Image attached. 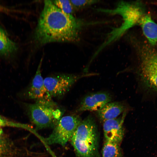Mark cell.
Wrapping results in <instances>:
<instances>
[{
    "instance_id": "ba28073f",
    "label": "cell",
    "mask_w": 157,
    "mask_h": 157,
    "mask_svg": "<svg viewBox=\"0 0 157 157\" xmlns=\"http://www.w3.org/2000/svg\"><path fill=\"white\" fill-rule=\"evenodd\" d=\"M112 99L111 95L105 91L92 93L85 96L82 99L76 112L85 111H96L101 109Z\"/></svg>"
},
{
    "instance_id": "277c9868",
    "label": "cell",
    "mask_w": 157,
    "mask_h": 157,
    "mask_svg": "<svg viewBox=\"0 0 157 157\" xmlns=\"http://www.w3.org/2000/svg\"><path fill=\"white\" fill-rule=\"evenodd\" d=\"M28 116L36 130L53 129L62 117L63 110L51 99L36 100L27 106Z\"/></svg>"
},
{
    "instance_id": "d6986e66",
    "label": "cell",
    "mask_w": 157,
    "mask_h": 157,
    "mask_svg": "<svg viewBox=\"0 0 157 157\" xmlns=\"http://www.w3.org/2000/svg\"><path fill=\"white\" fill-rule=\"evenodd\" d=\"M33 157H49V156L44 152L38 151Z\"/></svg>"
},
{
    "instance_id": "7c38bea8",
    "label": "cell",
    "mask_w": 157,
    "mask_h": 157,
    "mask_svg": "<svg viewBox=\"0 0 157 157\" xmlns=\"http://www.w3.org/2000/svg\"><path fill=\"white\" fill-rule=\"evenodd\" d=\"M139 24L141 27L143 33L152 45L157 44V24L152 19L149 14L144 15Z\"/></svg>"
},
{
    "instance_id": "52a82bcc",
    "label": "cell",
    "mask_w": 157,
    "mask_h": 157,
    "mask_svg": "<svg viewBox=\"0 0 157 157\" xmlns=\"http://www.w3.org/2000/svg\"><path fill=\"white\" fill-rule=\"evenodd\" d=\"M141 56L140 78L145 85L157 90V52L143 53Z\"/></svg>"
},
{
    "instance_id": "30bf717a",
    "label": "cell",
    "mask_w": 157,
    "mask_h": 157,
    "mask_svg": "<svg viewBox=\"0 0 157 157\" xmlns=\"http://www.w3.org/2000/svg\"><path fill=\"white\" fill-rule=\"evenodd\" d=\"M42 60L38 67L36 73L27 94L28 98L36 100L51 99L49 96L45 86L44 79L41 74V68Z\"/></svg>"
},
{
    "instance_id": "9a60e30c",
    "label": "cell",
    "mask_w": 157,
    "mask_h": 157,
    "mask_svg": "<svg viewBox=\"0 0 157 157\" xmlns=\"http://www.w3.org/2000/svg\"><path fill=\"white\" fill-rule=\"evenodd\" d=\"M12 147V143L0 128V157L9 154Z\"/></svg>"
},
{
    "instance_id": "ac0fdd59",
    "label": "cell",
    "mask_w": 157,
    "mask_h": 157,
    "mask_svg": "<svg viewBox=\"0 0 157 157\" xmlns=\"http://www.w3.org/2000/svg\"><path fill=\"white\" fill-rule=\"evenodd\" d=\"M72 6L76 8H83L97 3V0H70Z\"/></svg>"
},
{
    "instance_id": "7a4b0ae2",
    "label": "cell",
    "mask_w": 157,
    "mask_h": 157,
    "mask_svg": "<svg viewBox=\"0 0 157 157\" xmlns=\"http://www.w3.org/2000/svg\"><path fill=\"white\" fill-rule=\"evenodd\" d=\"M98 12L111 15H118L122 22L118 27L114 28L108 34L105 41L93 54L96 57L106 47L120 38L131 28L139 24L143 14V10L138 2L121 1L113 9L98 8Z\"/></svg>"
},
{
    "instance_id": "8fae6325",
    "label": "cell",
    "mask_w": 157,
    "mask_h": 157,
    "mask_svg": "<svg viewBox=\"0 0 157 157\" xmlns=\"http://www.w3.org/2000/svg\"><path fill=\"white\" fill-rule=\"evenodd\" d=\"M127 109L126 105L123 102H109L97 111V115L99 119L104 122L117 118L122 113L126 111Z\"/></svg>"
},
{
    "instance_id": "9c48e42d",
    "label": "cell",
    "mask_w": 157,
    "mask_h": 157,
    "mask_svg": "<svg viewBox=\"0 0 157 157\" xmlns=\"http://www.w3.org/2000/svg\"><path fill=\"white\" fill-rule=\"evenodd\" d=\"M126 114V111L121 117L103 122V129L105 141L120 144L124 137L123 124Z\"/></svg>"
},
{
    "instance_id": "8992f818",
    "label": "cell",
    "mask_w": 157,
    "mask_h": 157,
    "mask_svg": "<svg viewBox=\"0 0 157 157\" xmlns=\"http://www.w3.org/2000/svg\"><path fill=\"white\" fill-rule=\"evenodd\" d=\"M83 76L69 74H56L45 78L44 84L50 98H61L78 80Z\"/></svg>"
},
{
    "instance_id": "4fadbf2b",
    "label": "cell",
    "mask_w": 157,
    "mask_h": 157,
    "mask_svg": "<svg viewBox=\"0 0 157 157\" xmlns=\"http://www.w3.org/2000/svg\"><path fill=\"white\" fill-rule=\"evenodd\" d=\"M16 44L8 37L6 32L0 28V54L8 55L16 51Z\"/></svg>"
},
{
    "instance_id": "6da1fadb",
    "label": "cell",
    "mask_w": 157,
    "mask_h": 157,
    "mask_svg": "<svg viewBox=\"0 0 157 157\" xmlns=\"http://www.w3.org/2000/svg\"><path fill=\"white\" fill-rule=\"evenodd\" d=\"M84 22L67 14L50 0L44 1L36 28L34 39L37 45L54 42L77 41Z\"/></svg>"
},
{
    "instance_id": "e0dca14e",
    "label": "cell",
    "mask_w": 157,
    "mask_h": 157,
    "mask_svg": "<svg viewBox=\"0 0 157 157\" xmlns=\"http://www.w3.org/2000/svg\"><path fill=\"white\" fill-rule=\"evenodd\" d=\"M53 3L64 13L71 15L73 12L72 5L69 0H54Z\"/></svg>"
},
{
    "instance_id": "2e32d148",
    "label": "cell",
    "mask_w": 157,
    "mask_h": 157,
    "mask_svg": "<svg viewBox=\"0 0 157 157\" xmlns=\"http://www.w3.org/2000/svg\"><path fill=\"white\" fill-rule=\"evenodd\" d=\"M11 127L29 129L31 127L28 125L16 122L5 118L0 115V128Z\"/></svg>"
},
{
    "instance_id": "3957f363",
    "label": "cell",
    "mask_w": 157,
    "mask_h": 157,
    "mask_svg": "<svg viewBox=\"0 0 157 157\" xmlns=\"http://www.w3.org/2000/svg\"><path fill=\"white\" fill-rule=\"evenodd\" d=\"M98 134L95 120L89 115L81 121L70 140L76 157H96Z\"/></svg>"
},
{
    "instance_id": "5bb4252c",
    "label": "cell",
    "mask_w": 157,
    "mask_h": 157,
    "mask_svg": "<svg viewBox=\"0 0 157 157\" xmlns=\"http://www.w3.org/2000/svg\"><path fill=\"white\" fill-rule=\"evenodd\" d=\"M119 144L105 141L102 151V157H122Z\"/></svg>"
},
{
    "instance_id": "5b68a950",
    "label": "cell",
    "mask_w": 157,
    "mask_h": 157,
    "mask_svg": "<svg viewBox=\"0 0 157 157\" xmlns=\"http://www.w3.org/2000/svg\"><path fill=\"white\" fill-rule=\"evenodd\" d=\"M81 120L77 115L62 117L53 129L51 133L43 139V141L49 145L58 144L64 147L70 140Z\"/></svg>"
}]
</instances>
